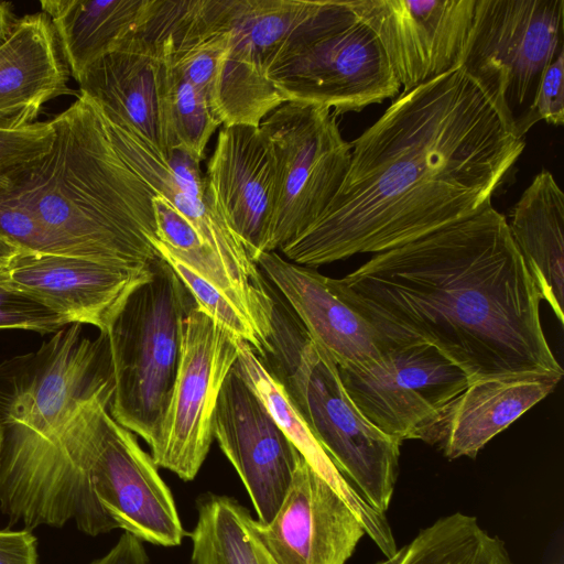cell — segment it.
Instances as JSON below:
<instances>
[{"label": "cell", "instance_id": "1", "mask_svg": "<svg viewBox=\"0 0 564 564\" xmlns=\"http://www.w3.org/2000/svg\"><path fill=\"white\" fill-rule=\"evenodd\" d=\"M462 67L403 91L352 143L322 215L279 250L316 268L380 253L491 203L524 149Z\"/></svg>", "mask_w": 564, "mask_h": 564}, {"label": "cell", "instance_id": "2", "mask_svg": "<svg viewBox=\"0 0 564 564\" xmlns=\"http://www.w3.org/2000/svg\"><path fill=\"white\" fill-rule=\"evenodd\" d=\"M328 281L389 346L430 345L469 383L564 373L543 332L541 295L491 203Z\"/></svg>", "mask_w": 564, "mask_h": 564}, {"label": "cell", "instance_id": "3", "mask_svg": "<svg viewBox=\"0 0 564 564\" xmlns=\"http://www.w3.org/2000/svg\"><path fill=\"white\" fill-rule=\"evenodd\" d=\"M52 122L50 151L0 185L35 217L50 254L153 268L154 194L118 151L104 109L79 93Z\"/></svg>", "mask_w": 564, "mask_h": 564}, {"label": "cell", "instance_id": "4", "mask_svg": "<svg viewBox=\"0 0 564 564\" xmlns=\"http://www.w3.org/2000/svg\"><path fill=\"white\" fill-rule=\"evenodd\" d=\"M270 332L258 357L339 473L377 511L389 509L399 474L400 445L358 410L337 365L308 335L272 286Z\"/></svg>", "mask_w": 564, "mask_h": 564}, {"label": "cell", "instance_id": "5", "mask_svg": "<svg viewBox=\"0 0 564 564\" xmlns=\"http://www.w3.org/2000/svg\"><path fill=\"white\" fill-rule=\"evenodd\" d=\"M196 304L162 259L135 288L106 333L113 382L109 412L150 446L159 432L177 372L182 322Z\"/></svg>", "mask_w": 564, "mask_h": 564}, {"label": "cell", "instance_id": "6", "mask_svg": "<svg viewBox=\"0 0 564 564\" xmlns=\"http://www.w3.org/2000/svg\"><path fill=\"white\" fill-rule=\"evenodd\" d=\"M323 1L269 74L284 102L324 106L338 116L394 97L401 86L373 32L348 0Z\"/></svg>", "mask_w": 564, "mask_h": 564}, {"label": "cell", "instance_id": "7", "mask_svg": "<svg viewBox=\"0 0 564 564\" xmlns=\"http://www.w3.org/2000/svg\"><path fill=\"white\" fill-rule=\"evenodd\" d=\"M564 0H476L459 67L518 137L539 122L534 101L564 52Z\"/></svg>", "mask_w": 564, "mask_h": 564}, {"label": "cell", "instance_id": "8", "mask_svg": "<svg viewBox=\"0 0 564 564\" xmlns=\"http://www.w3.org/2000/svg\"><path fill=\"white\" fill-rule=\"evenodd\" d=\"M275 164V194L267 251L306 230L324 212L347 172L351 143L327 107L286 101L259 124Z\"/></svg>", "mask_w": 564, "mask_h": 564}, {"label": "cell", "instance_id": "9", "mask_svg": "<svg viewBox=\"0 0 564 564\" xmlns=\"http://www.w3.org/2000/svg\"><path fill=\"white\" fill-rule=\"evenodd\" d=\"M113 389L108 340L73 323L33 352L0 364V421L37 435L57 432L88 401Z\"/></svg>", "mask_w": 564, "mask_h": 564}, {"label": "cell", "instance_id": "10", "mask_svg": "<svg viewBox=\"0 0 564 564\" xmlns=\"http://www.w3.org/2000/svg\"><path fill=\"white\" fill-rule=\"evenodd\" d=\"M106 118L122 158L154 195L165 198L194 227L205 246L219 259L251 324L265 344L272 310L268 281L225 220L200 162L182 147L161 152L107 113Z\"/></svg>", "mask_w": 564, "mask_h": 564}, {"label": "cell", "instance_id": "11", "mask_svg": "<svg viewBox=\"0 0 564 564\" xmlns=\"http://www.w3.org/2000/svg\"><path fill=\"white\" fill-rule=\"evenodd\" d=\"M112 391L101 392L80 409L94 496L113 529L142 542L177 546L185 532L173 495L151 455L111 416Z\"/></svg>", "mask_w": 564, "mask_h": 564}, {"label": "cell", "instance_id": "12", "mask_svg": "<svg viewBox=\"0 0 564 564\" xmlns=\"http://www.w3.org/2000/svg\"><path fill=\"white\" fill-rule=\"evenodd\" d=\"M239 340L197 304L182 322L176 377L150 455L158 466L193 480L209 452L223 383L234 368Z\"/></svg>", "mask_w": 564, "mask_h": 564}, {"label": "cell", "instance_id": "13", "mask_svg": "<svg viewBox=\"0 0 564 564\" xmlns=\"http://www.w3.org/2000/svg\"><path fill=\"white\" fill-rule=\"evenodd\" d=\"M338 371L362 415L399 443L413 440L469 384L460 368L426 344L389 346L375 368Z\"/></svg>", "mask_w": 564, "mask_h": 564}, {"label": "cell", "instance_id": "14", "mask_svg": "<svg viewBox=\"0 0 564 564\" xmlns=\"http://www.w3.org/2000/svg\"><path fill=\"white\" fill-rule=\"evenodd\" d=\"M403 91L459 67L476 0H348Z\"/></svg>", "mask_w": 564, "mask_h": 564}, {"label": "cell", "instance_id": "15", "mask_svg": "<svg viewBox=\"0 0 564 564\" xmlns=\"http://www.w3.org/2000/svg\"><path fill=\"white\" fill-rule=\"evenodd\" d=\"M213 435L238 473L257 513L275 516L302 456L243 377L232 368L220 389Z\"/></svg>", "mask_w": 564, "mask_h": 564}, {"label": "cell", "instance_id": "16", "mask_svg": "<svg viewBox=\"0 0 564 564\" xmlns=\"http://www.w3.org/2000/svg\"><path fill=\"white\" fill-rule=\"evenodd\" d=\"M254 527L278 564H346L366 534L348 503L303 456L273 519H254Z\"/></svg>", "mask_w": 564, "mask_h": 564}, {"label": "cell", "instance_id": "17", "mask_svg": "<svg viewBox=\"0 0 564 564\" xmlns=\"http://www.w3.org/2000/svg\"><path fill=\"white\" fill-rule=\"evenodd\" d=\"M153 268L22 252L1 275L10 286L39 300L70 324H88L106 333L129 294L151 279Z\"/></svg>", "mask_w": 564, "mask_h": 564}, {"label": "cell", "instance_id": "18", "mask_svg": "<svg viewBox=\"0 0 564 564\" xmlns=\"http://www.w3.org/2000/svg\"><path fill=\"white\" fill-rule=\"evenodd\" d=\"M78 85L80 94L159 151L177 148L169 65L134 33L93 64Z\"/></svg>", "mask_w": 564, "mask_h": 564}, {"label": "cell", "instance_id": "19", "mask_svg": "<svg viewBox=\"0 0 564 564\" xmlns=\"http://www.w3.org/2000/svg\"><path fill=\"white\" fill-rule=\"evenodd\" d=\"M256 263L338 369L368 371L384 359L389 345L335 293L328 276L276 251L262 252Z\"/></svg>", "mask_w": 564, "mask_h": 564}, {"label": "cell", "instance_id": "20", "mask_svg": "<svg viewBox=\"0 0 564 564\" xmlns=\"http://www.w3.org/2000/svg\"><path fill=\"white\" fill-rule=\"evenodd\" d=\"M206 178L225 220L256 263L267 251L275 194L273 152L261 129L223 126Z\"/></svg>", "mask_w": 564, "mask_h": 564}, {"label": "cell", "instance_id": "21", "mask_svg": "<svg viewBox=\"0 0 564 564\" xmlns=\"http://www.w3.org/2000/svg\"><path fill=\"white\" fill-rule=\"evenodd\" d=\"M562 377L529 372L470 382L413 440L437 447L448 459L475 458L492 437L547 397Z\"/></svg>", "mask_w": 564, "mask_h": 564}, {"label": "cell", "instance_id": "22", "mask_svg": "<svg viewBox=\"0 0 564 564\" xmlns=\"http://www.w3.org/2000/svg\"><path fill=\"white\" fill-rule=\"evenodd\" d=\"M69 70L44 12L17 19L0 43V129L35 123L44 105L69 93Z\"/></svg>", "mask_w": 564, "mask_h": 564}, {"label": "cell", "instance_id": "23", "mask_svg": "<svg viewBox=\"0 0 564 564\" xmlns=\"http://www.w3.org/2000/svg\"><path fill=\"white\" fill-rule=\"evenodd\" d=\"M541 300L564 322V194L547 170L539 172L512 209L508 223Z\"/></svg>", "mask_w": 564, "mask_h": 564}, {"label": "cell", "instance_id": "24", "mask_svg": "<svg viewBox=\"0 0 564 564\" xmlns=\"http://www.w3.org/2000/svg\"><path fill=\"white\" fill-rule=\"evenodd\" d=\"M234 368L252 388L304 459L348 503L364 525L366 534L370 536L383 555L386 557L393 556L398 547L386 513L373 509L339 473L290 401L282 386L265 369L245 340H239L238 359Z\"/></svg>", "mask_w": 564, "mask_h": 564}, {"label": "cell", "instance_id": "25", "mask_svg": "<svg viewBox=\"0 0 564 564\" xmlns=\"http://www.w3.org/2000/svg\"><path fill=\"white\" fill-rule=\"evenodd\" d=\"M150 0H43L69 74L79 83L89 67L117 50L141 24Z\"/></svg>", "mask_w": 564, "mask_h": 564}, {"label": "cell", "instance_id": "26", "mask_svg": "<svg viewBox=\"0 0 564 564\" xmlns=\"http://www.w3.org/2000/svg\"><path fill=\"white\" fill-rule=\"evenodd\" d=\"M189 538V564H278L259 539L250 511L229 496L207 492L198 498Z\"/></svg>", "mask_w": 564, "mask_h": 564}, {"label": "cell", "instance_id": "27", "mask_svg": "<svg viewBox=\"0 0 564 564\" xmlns=\"http://www.w3.org/2000/svg\"><path fill=\"white\" fill-rule=\"evenodd\" d=\"M400 564H514L505 542L459 511L421 529Z\"/></svg>", "mask_w": 564, "mask_h": 564}, {"label": "cell", "instance_id": "28", "mask_svg": "<svg viewBox=\"0 0 564 564\" xmlns=\"http://www.w3.org/2000/svg\"><path fill=\"white\" fill-rule=\"evenodd\" d=\"M169 69L172 122L177 148L182 147L202 162L207 143L221 123L205 96L172 66L169 65Z\"/></svg>", "mask_w": 564, "mask_h": 564}, {"label": "cell", "instance_id": "29", "mask_svg": "<svg viewBox=\"0 0 564 564\" xmlns=\"http://www.w3.org/2000/svg\"><path fill=\"white\" fill-rule=\"evenodd\" d=\"M177 273L196 304L232 336L245 340L260 357L264 344L242 311L217 286L203 279L189 267L171 256H161Z\"/></svg>", "mask_w": 564, "mask_h": 564}, {"label": "cell", "instance_id": "30", "mask_svg": "<svg viewBox=\"0 0 564 564\" xmlns=\"http://www.w3.org/2000/svg\"><path fill=\"white\" fill-rule=\"evenodd\" d=\"M0 270V330L24 329L55 333L70 324L48 306L6 283Z\"/></svg>", "mask_w": 564, "mask_h": 564}, {"label": "cell", "instance_id": "31", "mask_svg": "<svg viewBox=\"0 0 564 564\" xmlns=\"http://www.w3.org/2000/svg\"><path fill=\"white\" fill-rule=\"evenodd\" d=\"M54 135L52 120L21 129H0V181L18 167L46 154Z\"/></svg>", "mask_w": 564, "mask_h": 564}, {"label": "cell", "instance_id": "32", "mask_svg": "<svg viewBox=\"0 0 564 564\" xmlns=\"http://www.w3.org/2000/svg\"><path fill=\"white\" fill-rule=\"evenodd\" d=\"M534 111L539 121L564 123V52L545 69L536 93Z\"/></svg>", "mask_w": 564, "mask_h": 564}, {"label": "cell", "instance_id": "33", "mask_svg": "<svg viewBox=\"0 0 564 564\" xmlns=\"http://www.w3.org/2000/svg\"><path fill=\"white\" fill-rule=\"evenodd\" d=\"M0 564H37L35 536L28 530H0Z\"/></svg>", "mask_w": 564, "mask_h": 564}, {"label": "cell", "instance_id": "34", "mask_svg": "<svg viewBox=\"0 0 564 564\" xmlns=\"http://www.w3.org/2000/svg\"><path fill=\"white\" fill-rule=\"evenodd\" d=\"M89 564H150L143 542L123 532L116 544Z\"/></svg>", "mask_w": 564, "mask_h": 564}, {"label": "cell", "instance_id": "35", "mask_svg": "<svg viewBox=\"0 0 564 564\" xmlns=\"http://www.w3.org/2000/svg\"><path fill=\"white\" fill-rule=\"evenodd\" d=\"M23 251L18 245L0 234V270L8 268Z\"/></svg>", "mask_w": 564, "mask_h": 564}, {"label": "cell", "instance_id": "36", "mask_svg": "<svg viewBox=\"0 0 564 564\" xmlns=\"http://www.w3.org/2000/svg\"><path fill=\"white\" fill-rule=\"evenodd\" d=\"M15 21L12 4L0 1V43L10 34Z\"/></svg>", "mask_w": 564, "mask_h": 564}, {"label": "cell", "instance_id": "37", "mask_svg": "<svg viewBox=\"0 0 564 564\" xmlns=\"http://www.w3.org/2000/svg\"><path fill=\"white\" fill-rule=\"evenodd\" d=\"M405 552L406 545H403L397 551V553L393 556L387 557L386 560L377 562L376 564H400L404 557Z\"/></svg>", "mask_w": 564, "mask_h": 564}, {"label": "cell", "instance_id": "38", "mask_svg": "<svg viewBox=\"0 0 564 564\" xmlns=\"http://www.w3.org/2000/svg\"><path fill=\"white\" fill-rule=\"evenodd\" d=\"M4 434H6V427L2 424V422L0 421V455H1L2 446H3V442H4Z\"/></svg>", "mask_w": 564, "mask_h": 564}]
</instances>
